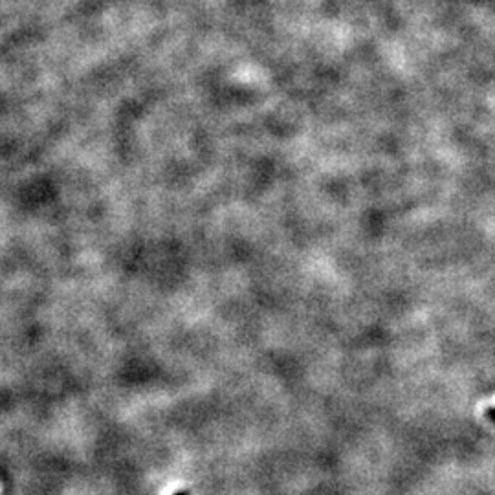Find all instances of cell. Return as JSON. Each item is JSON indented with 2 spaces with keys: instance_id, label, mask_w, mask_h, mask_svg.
<instances>
[{
  "instance_id": "1",
  "label": "cell",
  "mask_w": 495,
  "mask_h": 495,
  "mask_svg": "<svg viewBox=\"0 0 495 495\" xmlns=\"http://www.w3.org/2000/svg\"><path fill=\"white\" fill-rule=\"evenodd\" d=\"M486 419L490 420L492 424H495V408L486 409Z\"/></svg>"
}]
</instances>
